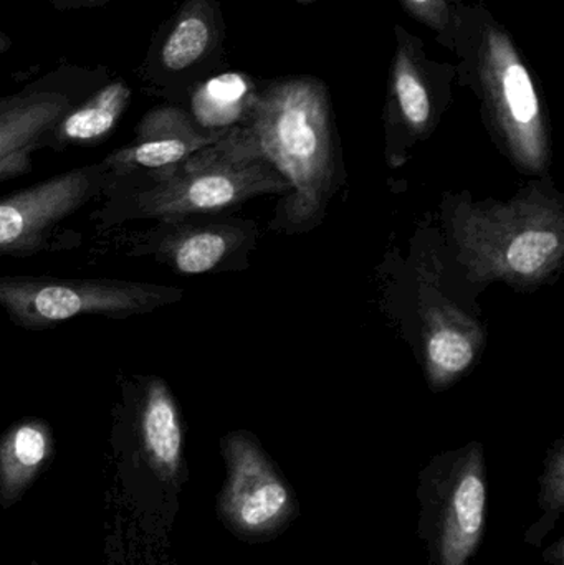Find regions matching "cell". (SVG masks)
Masks as SVG:
<instances>
[{
    "instance_id": "cell-1",
    "label": "cell",
    "mask_w": 564,
    "mask_h": 565,
    "mask_svg": "<svg viewBox=\"0 0 564 565\" xmlns=\"http://www.w3.org/2000/svg\"><path fill=\"white\" fill-rule=\"evenodd\" d=\"M290 185L260 154L247 126L227 129L217 141L164 171L135 172L113 181L99 211L103 227L129 221H175L211 215Z\"/></svg>"
},
{
    "instance_id": "cell-2",
    "label": "cell",
    "mask_w": 564,
    "mask_h": 565,
    "mask_svg": "<svg viewBox=\"0 0 564 565\" xmlns=\"http://www.w3.org/2000/svg\"><path fill=\"white\" fill-rule=\"evenodd\" d=\"M260 154L290 185L275 227L304 232L323 221L337 172L333 109L317 76H285L258 85L244 122Z\"/></svg>"
},
{
    "instance_id": "cell-3",
    "label": "cell",
    "mask_w": 564,
    "mask_h": 565,
    "mask_svg": "<svg viewBox=\"0 0 564 565\" xmlns=\"http://www.w3.org/2000/svg\"><path fill=\"white\" fill-rule=\"evenodd\" d=\"M457 79L479 98L483 121L510 161L542 175L552 162L549 115L536 76L509 30L483 3H456Z\"/></svg>"
},
{
    "instance_id": "cell-4",
    "label": "cell",
    "mask_w": 564,
    "mask_h": 565,
    "mask_svg": "<svg viewBox=\"0 0 564 565\" xmlns=\"http://www.w3.org/2000/svg\"><path fill=\"white\" fill-rule=\"evenodd\" d=\"M444 221L473 282L530 289L562 268L564 209L552 189L535 184L509 202L456 198Z\"/></svg>"
},
{
    "instance_id": "cell-5",
    "label": "cell",
    "mask_w": 564,
    "mask_h": 565,
    "mask_svg": "<svg viewBox=\"0 0 564 565\" xmlns=\"http://www.w3.org/2000/svg\"><path fill=\"white\" fill-rule=\"evenodd\" d=\"M184 298L175 286L111 278L0 277V308L10 322L43 331L79 316L126 319Z\"/></svg>"
},
{
    "instance_id": "cell-6",
    "label": "cell",
    "mask_w": 564,
    "mask_h": 565,
    "mask_svg": "<svg viewBox=\"0 0 564 565\" xmlns=\"http://www.w3.org/2000/svg\"><path fill=\"white\" fill-rule=\"evenodd\" d=\"M225 63V20L219 0H184L152 35L136 75L171 105L189 102Z\"/></svg>"
},
{
    "instance_id": "cell-7",
    "label": "cell",
    "mask_w": 564,
    "mask_h": 565,
    "mask_svg": "<svg viewBox=\"0 0 564 565\" xmlns=\"http://www.w3.org/2000/svg\"><path fill=\"white\" fill-rule=\"evenodd\" d=\"M393 60L387 76L384 129L391 166H400L407 152L433 135L453 98L456 65L427 55L426 45L406 26H394Z\"/></svg>"
},
{
    "instance_id": "cell-8",
    "label": "cell",
    "mask_w": 564,
    "mask_h": 565,
    "mask_svg": "<svg viewBox=\"0 0 564 565\" xmlns=\"http://www.w3.org/2000/svg\"><path fill=\"white\" fill-rule=\"evenodd\" d=\"M105 162L52 175L0 199V258H29L42 254L56 232L111 188Z\"/></svg>"
},
{
    "instance_id": "cell-9",
    "label": "cell",
    "mask_w": 564,
    "mask_h": 565,
    "mask_svg": "<svg viewBox=\"0 0 564 565\" xmlns=\"http://www.w3.org/2000/svg\"><path fill=\"white\" fill-rule=\"evenodd\" d=\"M106 79V66L60 65L19 92L0 96V164L50 148L63 116Z\"/></svg>"
},
{
    "instance_id": "cell-10",
    "label": "cell",
    "mask_w": 564,
    "mask_h": 565,
    "mask_svg": "<svg viewBox=\"0 0 564 565\" xmlns=\"http://www.w3.org/2000/svg\"><path fill=\"white\" fill-rule=\"evenodd\" d=\"M257 228L251 222L204 221L199 217L159 221L132 235L129 254L151 258L178 275L227 270L254 245Z\"/></svg>"
},
{
    "instance_id": "cell-11",
    "label": "cell",
    "mask_w": 564,
    "mask_h": 565,
    "mask_svg": "<svg viewBox=\"0 0 564 565\" xmlns=\"http://www.w3.org/2000/svg\"><path fill=\"white\" fill-rule=\"evenodd\" d=\"M224 457L227 481L219 498L222 518L245 534L280 526L290 514V493L264 451L247 434L237 431L225 438Z\"/></svg>"
},
{
    "instance_id": "cell-12",
    "label": "cell",
    "mask_w": 564,
    "mask_h": 565,
    "mask_svg": "<svg viewBox=\"0 0 564 565\" xmlns=\"http://www.w3.org/2000/svg\"><path fill=\"white\" fill-rule=\"evenodd\" d=\"M225 131H209L179 105L155 106L136 126L135 139L103 159L113 178L164 171L217 141Z\"/></svg>"
},
{
    "instance_id": "cell-13",
    "label": "cell",
    "mask_w": 564,
    "mask_h": 565,
    "mask_svg": "<svg viewBox=\"0 0 564 565\" xmlns=\"http://www.w3.org/2000/svg\"><path fill=\"white\" fill-rule=\"evenodd\" d=\"M123 394L132 408L142 460L162 483H178L184 470V427L168 382L158 375H138Z\"/></svg>"
},
{
    "instance_id": "cell-14",
    "label": "cell",
    "mask_w": 564,
    "mask_h": 565,
    "mask_svg": "<svg viewBox=\"0 0 564 565\" xmlns=\"http://www.w3.org/2000/svg\"><path fill=\"white\" fill-rule=\"evenodd\" d=\"M423 361L427 381L436 391L449 387L462 377L486 348V329L477 319L424 286Z\"/></svg>"
},
{
    "instance_id": "cell-15",
    "label": "cell",
    "mask_w": 564,
    "mask_h": 565,
    "mask_svg": "<svg viewBox=\"0 0 564 565\" xmlns=\"http://www.w3.org/2000/svg\"><path fill=\"white\" fill-rule=\"evenodd\" d=\"M487 487L482 451L470 447L462 458L447 507L440 537L443 565H467L482 537L486 521Z\"/></svg>"
},
{
    "instance_id": "cell-16",
    "label": "cell",
    "mask_w": 564,
    "mask_h": 565,
    "mask_svg": "<svg viewBox=\"0 0 564 565\" xmlns=\"http://www.w3.org/2000/svg\"><path fill=\"white\" fill-rule=\"evenodd\" d=\"M53 457L55 435L49 422L25 417L10 425L0 437V508L19 503Z\"/></svg>"
},
{
    "instance_id": "cell-17",
    "label": "cell",
    "mask_w": 564,
    "mask_h": 565,
    "mask_svg": "<svg viewBox=\"0 0 564 565\" xmlns=\"http://www.w3.org/2000/svg\"><path fill=\"white\" fill-rule=\"evenodd\" d=\"M131 98L132 89L126 79H106L63 116L53 129L50 148L95 146L105 141L121 121Z\"/></svg>"
},
{
    "instance_id": "cell-18",
    "label": "cell",
    "mask_w": 564,
    "mask_h": 565,
    "mask_svg": "<svg viewBox=\"0 0 564 565\" xmlns=\"http://www.w3.org/2000/svg\"><path fill=\"white\" fill-rule=\"evenodd\" d=\"M260 83L244 73H222L202 83L189 103L192 118L209 131L242 126L251 115Z\"/></svg>"
},
{
    "instance_id": "cell-19",
    "label": "cell",
    "mask_w": 564,
    "mask_h": 565,
    "mask_svg": "<svg viewBox=\"0 0 564 565\" xmlns=\"http://www.w3.org/2000/svg\"><path fill=\"white\" fill-rule=\"evenodd\" d=\"M417 22L436 33L440 45L454 50L456 35V3L450 0H397Z\"/></svg>"
},
{
    "instance_id": "cell-20",
    "label": "cell",
    "mask_w": 564,
    "mask_h": 565,
    "mask_svg": "<svg viewBox=\"0 0 564 565\" xmlns=\"http://www.w3.org/2000/svg\"><path fill=\"white\" fill-rule=\"evenodd\" d=\"M32 156L33 154H22L19 156V158L2 162V164H0V182L26 174V172L32 169Z\"/></svg>"
},
{
    "instance_id": "cell-21",
    "label": "cell",
    "mask_w": 564,
    "mask_h": 565,
    "mask_svg": "<svg viewBox=\"0 0 564 565\" xmlns=\"http://www.w3.org/2000/svg\"><path fill=\"white\" fill-rule=\"evenodd\" d=\"M49 2L60 12H66V10L76 9H98V7L106 6L111 0H49Z\"/></svg>"
},
{
    "instance_id": "cell-22",
    "label": "cell",
    "mask_w": 564,
    "mask_h": 565,
    "mask_svg": "<svg viewBox=\"0 0 564 565\" xmlns=\"http://www.w3.org/2000/svg\"><path fill=\"white\" fill-rule=\"evenodd\" d=\"M10 46H12V39L0 30V55L9 52Z\"/></svg>"
},
{
    "instance_id": "cell-23",
    "label": "cell",
    "mask_w": 564,
    "mask_h": 565,
    "mask_svg": "<svg viewBox=\"0 0 564 565\" xmlns=\"http://www.w3.org/2000/svg\"><path fill=\"white\" fill-rule=\"evenodd\" d=\"M453 3H472L476 2V0H450Z\"/></svg>"
},
{
    "instance_id": "cell-24",
    "label": "cell",
    "mask_w": 564,
    "mask_h": 565,
    "mask_svg": "<svg viewBox=\"0 0 564 565\" xmlns=\"http://www.w3.org/2000/svg\"><path fill=\"white\" fill-rule=\"evenodd\" d=\"M298 2H313V0H298Z\"/></svg>"
},
{
    "instance_id": "cell-25",
    "label": "cell",
    "mask_w": 564,
    "mask_h": 565,
    "mask_svg": "<svg viewBox=\"0 0 564 565\" xmlns=\"http://www.w3.org/2000/svg\"><path fill=\"white\" fill-rule=\"evenodd\" d=\"M30 565H40V564L36 563V561H32V563H30Z\"/></svg>"
}]
</instances>
